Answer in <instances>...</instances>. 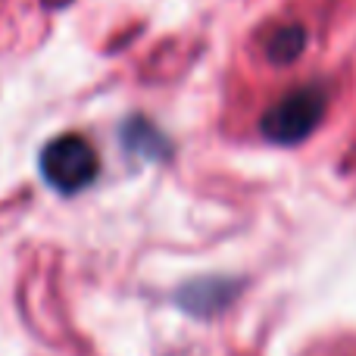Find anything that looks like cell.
I'll return each mask as SVG.
<instances>
[{"label": "cell", "mask_w": 356, "mask_h": 356, "mask_svg": "<svg viewBox=\"0 0 356 356\" xmlns=\"http://www.w3.org/2000/svg\"><path fill=\"white\" fill-rule=\"evenodd\" d=\"M307 44H309V31L303 22L278 25V29H272V35L263 44L266 63L269 66H291V63H297L307 54Z\"/></svg>", "instance_id": "obj_5"}, {"label": "cell", "mask_w": 356, "mask_h": 356, "mask_svg": "<svg viewBox=\"0 0 356 356\" xmlns=\"http://www.w3.org/2000/svg\"><path fill=\"white\" fill-rule=\"evenodd\" d=\"M328 113V88L322 81H300L263 110L257 129L272 147H300Z\"/></svg>", "instance_id": "obj_1"}, {"label": "cell", "mask_w": 356, "mask_h": 356, "mask_svg": "<svg viewBox=\"0 0 356 356\" xmlns=\"http://www.w3.org/2000/svg\"><path fill=\"white\" fill-rule=\"evenodd\" d=\"M241 288H244V278L197 275V278H188V282L178 284L172 294V303L181 313L194 316V319H213V316H222L238 300Z\"/></svg>", "instance_id": "obj_3"}, {"label": "cell", "mask_w": 356, "mask_h": 356, "mask_svg": "<svg viewBox=\"0 0 356 356\" xmlns=\"http://www.w3.org/2000/svg\"><path fill=\"white\" fill-rule=\"evenodd\" d=\"M116 138H119V147L138 163H172L175 156V141L169 138V131L160 129L144 113L125 116L116 129Z\"/></svg>", "instance_id": "obj_4"}, {"label": "cell", "mask_w": 356, "mask_h": 356, "mask_svg": "<svg viewBox=\"0 0 356 356\" xmlns=\"http://www.w3.org/2000/svg\"><path fill=\"white\" fill-rule=\"evenodd\" d=\"M100 154L85 135L66 131L50 138L38 154V172L44 184L63 197H75L88 191L100 178Z\"/></svg>", "instance_id": "obj_2"}]
</instances>
